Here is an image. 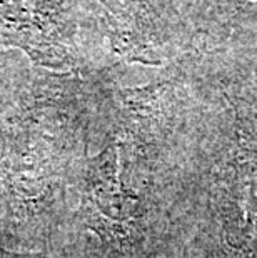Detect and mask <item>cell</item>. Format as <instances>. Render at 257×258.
<instances>
[{
  "label": "cell",
  "instance_id": "6da1fadb",
  "mask_svg": "<svg viewBox=\"0 0 257 258\" xmlns=\"http://www.w3.org/2000/svg\"><path fill=\"white\" fill-rule=\"evenodd\" d=\"M107 153L99 158V165L92 173V190L97 205L112 220H125L124 217L132 215L135 210V200L129 197L120 186L116 170V152Z\"/></svg>",
  "mask_w": 257,
  "mask_h": 258
}]
</instances>
